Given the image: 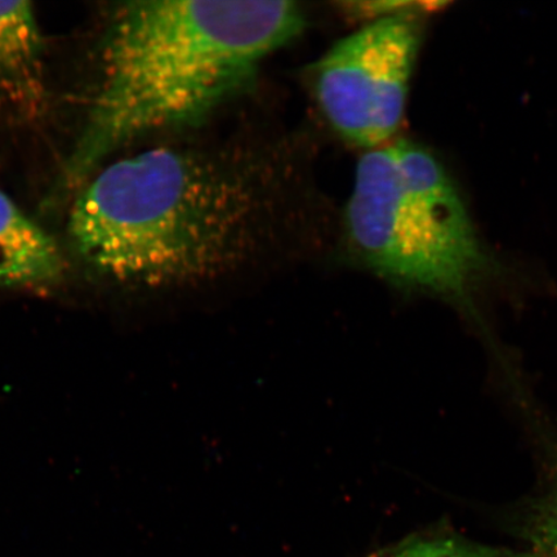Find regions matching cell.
I'll return each mask as SVG.
<instances>
[{"label": "cell", "instance_id": "6da1fadb", "mask_svg": "<svg viewBox=\"0 0 557 557\" xmlns=\"http://www.w3.org/2000/svg\"><path fill=\"white\" fill-rule=\"evenodd\" d=\"M246 143L169 146L108 166L70 215L76 253L115 282L166 287L232 273L289 238V164Z\"/></svg>", "mask_w": 557, "mask_h": 557}, {"label": "cell", "instance_id": "7a4b0ae2", "mask_svg": "<svg viewBox=\"0 0 557 557\" xmlns=\"http://www.w3.org/2000/svg\"><path fill=\"white\" fill-rule=\"evenodd\" d=\"M298 3L139 0L103 40L99 85L66 163L69 186L150 132L205 122L246 90L262 62L304 30Z\"/></svg>", "mask_w": 557, "mask_h": 557}, {"label": "cell", "instance_id": "3957f363", "mask_svg": "<svg viewBox=\"0 0 557 557\" xmlns=\"http://www.w3.org/2000/svg\"><path fill=\"white\" fill-rule=\"evenodd\" d=\"M345 234L374 274L459 302L468 301L490 264L443 164L406 139L359 160Z\"/></svg>", "mask_w": 557, "mask_h": 557}, {"label": "cell", "instance_id": "277c9868", "mask_svg": "<svg viewBox=\"0 0 557 557\" xmlns=\"http://www.w3.org/2000/svg\"><path fill=\"white\" fill-rule=\"evenodd\" d=\"M421 35L417 16L374 20L319 61V107L347 143L371 151L399 129Z\"/></svg>", "mask_w": 557, "mask_h": 557}, {"label": "cell", "instance_id": "5b68a950", "mask_svg": "<svg viewBox=\"0 0 557 557\" xmlns=\"http://www.w3.org/2000/svg\"><path fill=\"white\" fill-rule=\"evenodd\" d=\"M44 95V38L29 2H0V107L29 110Z\"/></svg>", "mask_w": 557, "mask_h": 557}, {"label": "cell", "instance_id": "8992f818", "mask_svg": "<svg viewBox=\"0 0 557 557\" xmlns=\"http://www.w3.org/2000/svg\"><path fill=\"white\" fill-rule=\"evenodd\" d=\"M64 270L58 243L0 191V285L50 289Z\"/></svg>", "mask_w": 557, "mask_h": 557}, {"label": "cell", "instance_id": "52a82bcc", "mask_svg": "<svg viewBox=\"0 0 557 557\" xmlns=\"http://www.w3.org/2000/svg\"><path fill=\"white\" fill-rule=\"evenodd\" d=\"M520 529L528 557H557V483L527 506Z\"/></svg>", "mask_w": 557, "mask_h": 557}, {"label": "cell", "instance_id": "ba28073f", "mask_svg": "<svg viewBox=\"0 0 557 557\" xmlns=\"http://www.w3.org/2000/svg\"><path fill=\"white\" fill-rule=\"evenodd\" d=\"M381 557H528L507 549L478 545L455 535H428L401 543Z\"/></svg>", "mask_w": 557, "mask_h": 557}, {"label": "cell", "instance_id": "9c48e42d", "mask_svg": "<svg viewBox=\"0 0 557 557\" xmlns=\"http://www.w3.org/2000/svg\"><path fill=\"white\" fill-rule=\"evenodd\" d=\"M438 2H343L339 10L347 17L372 23L374 20L393 16H418V13L435 11L443 7Z\"/></svg>", "mask_w": 557, "mask_h": 557}]
</instances>
